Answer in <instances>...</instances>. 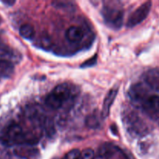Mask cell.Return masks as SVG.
<instances>
[{"label":"cell","mask_w":159,"mask_h":159,"mask_svg":"<svg viewBox=\"0 0 159 159\" xmlns=\"http://www.w3.org/2000/svg\"><path fill=\"white\" fill-rule=\"evenodd\" d=\"M26 116L28 119L34 121H42V118L44 119L43 109L39 106L34 105L28 107L26 110Z\"/></svg>","instance_id":"7c38bea8"},{"label":"cell","mask_w":159,"mask_h":159,"mask_svg":"<svg viewBox=\"0 0 159 159\" xmlns=\"http://www.w3.org/2000/svg\"><path fill=\"white\" fill-rule=\"evenodd\" d=\"M0 22H1V20H0Z\"/></svg>","instance_id":"cb8c5ba5"},{"label":"cell","mask_w":159,"mask_h":159,"mask_svg":"<svg viewBox=\"0 0 159 159\" xmlns=\"http://www.w3.org/2000/svg\"><path fill=\"white\" fill-rule=\"evenodd\" d=\"M13 71V64L7 61L0 60V78L10 77Z\"/></svg>","instance_id":"5bb4252c"},{"label":"cell","mask_w":159,"mask_h":159,"mask_svg":"<svg viewBox=\"0 0 159 159\" xmlns=\"http://www.w3.org/2000/svg\"><path fill=\"white\" fill-rule=\"evenodd\" d=\"M85 124L88 128L97 129L100 127V118L96 113H92L86 116Z\"/></svg>","instance_id":"e0dca14e"},{"label":"cell","mask_w":159,"mask_h":159,"mask_svg":"<svg viewBox=\"0 0 159 159\" xmlns=\"http://www.w3.org/2000/svg\"><path fill=\"white\" fill-rule=\"evenodd\" d=\"M118 93V87H114L111 90L109 91L107 95L104 99L103 104H102V111H101V117L102 119H106L110 114V109H111L112 105L116 99Z\"/></svg>","instance_id":"9c48e42d"},{"label":"cell","mask_w":159,"mask_h":159,"mask_svg":"<svg viewBox=\"0 0 159 159\" xmlns=\"http://www.w3.org/2000/svg\"><path fill=\"white\" fill-rule=\"evenodd\" d=\"M152 2L151 1L146 2L139 6L131 15L129 16L128 20L127 22V26L128 27H134L138 26L141 23H142L148 17L151 9H152Z\"/></svg>","instance_id":"277c9868"},{"label":"cell","mask_w":159,"mask_h":159,"mask_svg":"<svg viewBox=\"0 0 159 159\" xmlns=\"http://www.w3.org/2000/svg\"><path fill=\"white\" fill-rule=\"evenodd\" d=\"M26 133L23 131L22 127L19 124L9 126L2 137V141L6 146H12L14 144L26 145Z\"/></svg>","instance_id":"7a4b0ae2"},{"label":"cell","mask_w":159,"mask_h":159,"mask_svg":"<svg viewBox=\"0 0 159 159\" xmlns=\"http://www.w3.org/2000/svg\"><path fill=\"white\" fill-rule=\"evenodd\" d=\"M95 152L93 149L86 148L81 152L79 159H94Z\"/></svg>","instance_id":"d6986e66"},{"label":"cell","mask_w":159,"mask_h":159,"mask_svg":"<svg viewBox=\"0 0 159 159\" xmlns=\"http://www.w3.org/2000/svg\"><path fill=\"white\" fill-rule=\"evenodd\" d=\"M45 102L47 106L53 110H57L60 109L64 105V102L61 99H59L56 95L53 93H51L45 99Z\"/></svg>","instance_id":"9a60e30c"},{"label":"cell","mask_w":159,"mask_h":159,"mask_svg":"<svg viewBox=\"0 0 159 159\" xmlns=\"http://www.w3.org/2000/svg\"><path fill=\"white\" fill-rule=\"evenodd\" d=\"M96 61H97V56L95 55L94 57H92V58L84 61L83 64L81 65V67H82V68H87V67L93 66V65L96 64Z\"/></svg>","instance_id":"44dd1931"},{"label":"cell","mask_w":159,"mask_h":159,"mask_svg":"<svg viewBox=\"0 0 159 159\" xmlns=\"http://www.w3.org/2000/svg\"><path fill=\"white\" fill-rule=\"evenodd\" d=\"M13 153L21 158L29 159L35 157L38 154V151L30 145H20L14 149Z\"/></svg>","instance_id":"30bf717a"},{"label":"cell","mask_w":159,"mask_h":159,"mask_svg":"<svg viewBox=\"0 0 159 159\" xmlns=\"http://www.w3.org/2000/svg\"><path fill=\"white\" fill-rule=\"evenodd\" d=\"M0 159H9V155L6 152H0Z\"/></svg>","instance_id":"7402d4cb"},{"label":"cell","mask_w":159,"mask_h":159,"mask_svg":"<svg viewBox=\"0 0 159 159\" xmlns=\"http://www.w3.org/2000/svg\"><path fill=\"white\" fill-rule=\"evenodd\" d=\"M117 151V148L110 143H106L102 144L99 150V155L102 158H107L113 156Z\"/></svg>","instance_id":"4fadbf2b"},{"label":"cell","mask_w":159,"mask_h":159,"mask_svg":"<svg viewBox=\"0 0 159 159\" xmlns=\"http://www.w3.org/2000/svg\"><path fill=\"white\" fill-rule=\"evenodd\" d=\"M51 93L56 95L65 103L70 99L75 98L79 93V91L76 87L72 86L68 83H62L57 85Z\"/></svg>","instance_id":"5b68a950"},{"label":"cell","mask_w":159,"mask_h":159,"mask_svg":"<svg viewBox=\"0 0 159 159\" xmlns=\"http://www.w3.org/2000/svg\"><path fill=\"white\" fill-rule=\"evenodd\" d=\"M149 93L147 89V87L144 86L143 84L138 83L132 85L129 90V96L133 102L135 103L141 105L144 99L148 96Z\"/></svg>","instance_id":"8992f818"},{"label":"cell","mask_w":159,"mask_h":159,"mask_svg":"<svg viewBox=\"0 0 159 159\" xmlns=\"http://www.w3.org/2000/svg\"><path fill=\"white\" fill-rule=\"evenodd\" d=\"M16 2L15 1H12V0H5V1H2V3H4V4L6 5H8V6H12L13 4H15Z\"/></svg>","instance_id":"603a6c76"},{"label":"cell","mask_w":159,"mask_h":159,"mask_svg":"<svg viewBox=\"0 0 159 159\" xmlns=\"http://www.w3.org/2000/svg\"><path fill=\"white\" fill-rule=\"evenodd\" d=\"M144 80L149 89L159 93V68H152L146 71Z\"/></svg>","instance_id":"52a82bcc"},{"label":"cell","mask_w":159,"mask_h":159,"mask_svg":"<svg viewBox=\"0 0 159 159\" xmlns=\"http://www.w3.org/2000/svg\"><path fill=\"white\" fill-rule=\"evenodd\" d=\"M81 152L79 149H72L68 152L62 159H79Z\"/></svg>","instance_id":"ffe728a7"},{"label":"cell","mask_w":159,"mask_h":159,"mask_svg":"<svg viewBox=\"0 0 159 159\" xmlns=\"http://www.w3.org/2000/svg\"><path fill=\"white\" fill-rule=\"evenodd\" d=\"M0 58L2 61H7L13 64L21 61V54L4 44H0Z\"/></svg>","instance_id":"ba28073f"},{"label":"cell","mask_w":159,"mask_h":159,"mask_svg":"<svg viewBox=\"0 0 159 159\" xmlns=\"http://www.w3.org/2000/svg\"><path fill=\"white\" fill-rule=\"evenodd\" d=\"M104 21L113 29H120L124 22V11L113 6H106L102 11Z\"/></svg>","instance_id":"3957f363"},{"label":"cell","mask_w":159,"mask_h":159,"mask_svg":"<svg viewBox=\"0 0 159 159\" xmlns=\"http://www.w3.org/2000/svg\"><path fill=\"white\" fill-rule=\"evenodd\" d=\"M83 36L82 29L77 26H70L65 32V37L71 43H79L82 40Z\"/></svg>","instance_id":"8fae6325"},{"label":"cell","mask_w":159,"mask_h":159,"mask_svg":"<svg viewBox=\"0 0 159 159\" xmlns=\"http://www.w3.org/2000/svg\"><path fill=\"white\" fill-rule=\"evenodd\" d=\"M123 120L127 131L131 135L144 137L149 133V128L147 124L134 112H130L125 115Z\"/></svg>","instance_id":"6da1fadb"},{"label":"cell","mask_w":159,"mask_h":159,"mask_svg":"<svg viewBox=\"0 0 159 159\" xmlns=\"http://www.w3.org/2000/svg\"><path fill=\"white\" fill-rule=\"evenodd\" d=\"M43 127H44L45 132H46L47 135L51 138L54 136L55 134V127H54V123L50 118H45L43 121Z\"/></svg>","instance_id":"ac0fdd59"},{"label":"cell","mask_w":159,"mask_h":159,"mask_svg":"<svg viewBox=\"0 0 159 159\" xmlns=\"http://www.w3.org/2000/svg\"><path fill=\"white\" fill-rule=\"evenodd\" d=\"M19 32L20 36L26 40H32L35 36V30L30 24H24L21 26Z\"/></svg>","instance_id":"2e32d148"}]
</instances>
